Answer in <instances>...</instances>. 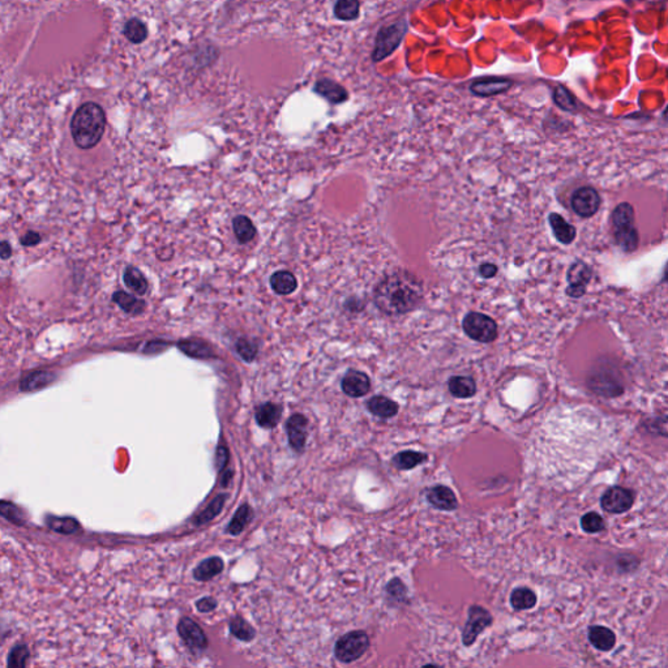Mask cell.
Wrapping results in <instances>:
<instances>
[{"mask_svg": "<svg viewBox=\"0 0 668 668\" xmlns=\"http://www.w3.org/2000/svg\"><path fill=\"white\" fill-rule=\"evenodd\" d=\"M289 444L296 453H302L307 443L308 419L303 414H293L286 422Z\"/></svg>", "mask_w": 668, "mask_h": 668, "instance_id": "13", "label": "cell"}, {"mask_svg": "<svg viewBox=\"0 0 668 668\" xmlns=\"http://www.w3.org/2000/svg\"><path fill=\"white\" fill-rule=\"evenodd\" d=\"M422 299V282L409 271H396L380 281L375 289L376 307L390 316L413 311Z\"/></svg>", "mask_w": 668, "mask_h": 668, "instance_id": "1", "label": "cell"}, {"mask_svg": "<svg viewBox=\"0 0 668 668\" xmlns=\"http://www.w3.org/2000/svg\"><path fill=\"white\" fill-rule=\"evenodd\" d=\"M429 460V456L422 452H415V451H405L399 452L392 458V463L397 468L398 470H411L416 466H419L423 462Z\"/></svg>", "mask_w": 668, "mask_h": 668, "instance_id": "27", "label": "cell"}, {"mask_svg": "<svg viewBox=\"0 0 668 668\" xmlns=\"http://www.w3.org/2000/svg\"><path fill=\"white\" fill-rule=\"evenodd\" d=\"M360 14V0H335L334 15L341 21H354Z\"/></svg>", "mask_w": 668, "mask_h": 668, "instance_id": "28", "label": "cell"}, {"mask_svg": "<svg viewBox=\"0 0 668 668\" xmlns=\"http://www.w3.org/2000/svg\"><path fill=\"white\" fill-rule=\"evenodd\" d=\"M448 388L456 398H471L477 393L475 380L470 376H453L449 379Z\"/></svg>", "mask_w": 668, "mask_h": 668, "instance_id": "22", "label": "cell"}, {"mask_svg": "<svg viewBox=\"0 0 668 668\" xmlns=\"http://www.w3.org/2000/svg\"><path fill=\"white\" fill-rule=\"evenodd\" d=\"M231 633L242 641H251L255 637L254 628L242 618H234L230 623Z\"/></svg>", "mask_w": 668, "mask_h": 668, "instance_id": "39", "label": "cell"}, {"mask_svg": "<svg viewBox=\"0 0 668 668\" xmlns=\"http://www.w3.org/2000/svg\"><path fill=\"white\" fill-rule=\"evenodd\" d=\"M124 36L129 42L132 43H143L144 41L148 37V29L146 25L144 24L140 18H129L126 25H124Z\"/></svg>", "mask_w": 668, "mask_h": 668, "instance_id": "32", "label": "cell"}, {"mask_svg": "<svg viewBox=\"0 0 668 668\" xmlns=\"http://www.w3.org/2000/svg\"><path fill=\"white\" fill-rule=\"evenodd\" d=\"M590 389L603 397H616L624 392L621 374L613 362L599 360L589 376Z\"/></svg>", "mask_w": 668, "mask_h": 668, "instance_id": "4", "label": "cell"}, {"mask_svg": "<svg viewBox=\"0 0 668 668\" xmlns=\"http://www.w3.org/2000/svg\"><path fill=\"white\" fill-rule=\"evenodd\" d=\"M318 96L323 97L328 102L333 104H340L349 99L348 90L343 88L341 84L335 82L330 79H320L315 84L313 89Z\"/></svg>", "mask_w": 668, "mask_h": 668, "instance_id": "17", "label": "cell"}, {"mask_svg": "<svg viewBox=\"0 0 668 668\" xmlns=\"http://www.w3.org/2000/svg\"><path fill=\"white\" fill-rule=\"evenodd\" d=\"M341 388H343V393L349 397H363L371 390V380L368 375L365 372L350 370L343 376Z\"/></svg>", "mask_w": 668, "mask_h": 668, "instance_id": "15", "label": "cell"}, {"mask_svg": "<svg viewBox=\"0 0 668 668\" xmlns=\"http://www.w3.org/2000/svg\"><path fill=\"white\" fill-rule=\"evenodd\" d=\"M589 641L600 652H610L616 645V636L610 628L602 625H591L589 628Z\"/></svg>", "mask_w": 668, "mask_h": 668, "instance_id": "19", "label": "cell"}, {"mask_svg": "<svg viewBox=\"0 0 668 668\" xmlns=\"http://www.w3.org/2000/svg\"><path fill=\"white\" fill-rule=\"evenodd\" d=\"M426 497H427V501L430 502L431 505L436 510L452 512V510L458 508L457 496L446 485H440L431 487L430 490L427 491Z\"/></svg>", "mask_w": 668, "mask_h": 668, "instance_id": "16", "label": "cell"}, {"mask_svg": "<svg viewBox=\"0 0 668 668\" xmlns=\"http://www.w3.org/2000/svg\"><path fill=\"white\" fill-rule=\"evenodd\" d=\"M29 659V650L25 645H17L9 652V667L20 668L26 666Z\"/></svg>", "mask_w": 668, "mask_h": 668, "instance_id": "41", "label": "cell"}, {"mask_svg": "<svg viewBox=\"0 0 668 668\" xmlns=\"http://www.w3.org/2000/svg\"><path fill=\"white\" fill-rule=\"evenodd\" d=\"M492 615L482 605H470L468 621L462 630V644L466 647L477 641L479 635L492 624Z\"/></svg>", "mask_w": 668, "mask_h": 668, "instance_id": "9", "label": "cell"}, {"mask_svg": "<svg viewBox=\"0 0 668 668\" xmlns=\"http://www.w3.org/2000/svg\"><path fill=\"white\" fill-rule=\"evenodd\" d=\"M387 594L394 602H398V603L404 602L406 597H407V589H406L405 583L399 578H393L387 585Z\"/></svg>", "mask_w": 668, "mask_h": 668, "instance_id": "42", "label": "cell"}, {"mask_svg": "<svg viewBox=\"0 0 668 668\" xmlns=\"http://www.w3.org/2000/svg\"><path fill=\"white\" fill-rule=\"evenodd\" d=\"M271 286L276 294L290 295L296 290L298 281L291 271H276L271 277Z\"/></svg>", "mask_w": 668, "mask_h": 668, "instance_id": "23", "label": "cell"}, {"mask_svg": "<svg viewBox=\"0 0 668 668\" xmlns=\"http://www.w3.org/2000/svg\"><path fill=\"white\" fill-rule=\"evenodd\" d=\"M226 499H227V495H226V493L218 495V496L215 497L213 501L209 504V507H207V508L203 510L199 516L196 517L195 524H196V525H203V524L210 522L213 518L217 517V516L221 513Z\"/></svg>", "mask_w": 668, "mask_h": 668, "instance_id": "35", "label": "cell"}, {"mask_svg": "<svg viewBox=\"0 0 668 668\" xmlns=\"http://www.w3.org/2000/svg\"><path fill=\"white\" fill-rule=\"evenodd\" d=\"M232 229H234L235 237L242 244H246V243L255 238V225L246 215L235 217L234 221H232Z\"/></svg>", "mask_w": 668, "mask_h": 668, "instance_id": "30", "label": "cell"}, {"mask_svg": "<svg viewBox=\"0 0 668 668\" xmlns=\"http://www.w3.org/2000/svg\"><path fill=\"white\" fill-rule=\"evenodd\" d=\"M179 348L182 349L184 354L190 355L192 358H208L212 355L210 348L200 341H184V343H179Z\"/></svg>", "mask_w": 668, "mask_h": 668, "instance_id": "38", "label": "cell"}, {"mask_svg": "<svg viewBox=\"0 0 668 668\" xmlns=\"http://www.w3.org/2000/svg\"><path fill=\"white\" fill-rule=\"evenodd\" d=\"M46 524L51 530H54L56 533L65 534V535L76 533L80 529L79 522L72 517L48 516Z\"/></svg>", "mask_w": 668, "mask_h": 668, "instance_id": "34", "label": "cell"}, {"mask_svg": "<svg viewBox=\"0 0 668 668\" xmlns=\"http://www.w3.org/2000/svg\"><path fill=\"white\" fill-rule=\"evenodd\" d=\"M554 101L555 104L564 112H574L577 110V101L568 89L559 85L554 90Z\"/></svg>", "mask_w": 668, "mask_h": 668, "instance_id": "36", "label": "cell"}, {"mask_svg": "<svg viewBox=\"0 0 668 668\" xmlns=\"http://www.w3.org/2000/svg\"><path fill=\"white\" fill-rule=\"evenodd\" d=\"M55 375L50 371H36L28 375L20 384V389L23 392H34L48 387V384L55 380Z\"/></svg>", "mask_w": 668, "mask_h": 668, "instance_id": "26", "label": "cell"}, {"mask_svg": "<svg viewBox=\"0 0 668 668\" xmlns=\"http://www.w3.org/2000/svg\"><path fill=\"white\" fill-rule=\"evenodd\" d=\"M251 518H252V510L247 504H243L237 510V513L234 515L229 526L226 527V533L231 534V535H239L246 529V526L248 525Z\"/></svg>", "mask_w": 668, "mask_h": 668, "instance_id": "33", "label": "cell"}, {"mask_svg": "<svg viewBox=\"0 0 668 668\" xmlns=\"http://www.w3.org/2000/svg\"><path fill=\"white\" fill-rule=\"evenodd\" d=\"M124 284L136 295L141 296L148 291V281L144 277L143 273L135 266H127L124 271Z\"/></svg>", "mask_w": 668, "mask_h": 668, "instance_id": "31", "label": "cell"}, {"mask_svg": "<svg viewBox=\"0 0 668 668\" xmlns=\"http://www.w3.org/2000/svg\"><path fill=\"white\" fill-rule=\"evenodd\" d=\"M663 118H664V119L667 120L668 122V106H667V109H666V110H664V112H663Z\"/></svg>", "mask_w": 668, "mask_h": 668, "instance_id": "51", "label": "cell"}, {"mask_svg": "<svg viewBox=\"0 0 668 668\" xmlns=\"http://www.w3.org/2000/svg\"><path fill=\"white\" fill-rule=\"evenodd\" d=\"M465 334L477 343H493L497 338V324L480 312H469L462 321Z\"/></svg>", "mask_w": 668, "mask_h": 668, "instance_id": "7", "label": "cell"}, {"mask_svg": "<svg viewBox=\"0 0 668 668\" xmlns=\"http://www.w3.org/2000/svg\"><path fill=\"white\" fill-rule=\"evenodd\" d=\"M11 254H12L11 246H9V243L4 240V242L1 243V251H0V256H1V259H3V260H7V259H9Z\"/></svg>", "mask_w": 668, "mask_h": 668, "instance_id": "49", "label": "cell"}, {"mask_svg": "<svg viewBox=\"0 0 668 668\" xmlns=\"http://www.w3.org/2000/svg\"><path fill=\"white\" fill-rule=\"evenodd\" d=\"M227 462H229L227 449L225 446H218L217 453H215V466H217L218 471H221L227 465Z\"/></svg>", "mask_w": 668, "mask_h": 668, "instance_id": "45", "label": "cell"}, {"mask_svg": "<svg viewBox=\"0 0 668 668\" xmlns=\"http://www.w3.org/2000/svg\"><path fill=\"white\" fill-rule=\"evenodd\" d=\"M40 242V234H38V232H34V231L26 232L24 237L21 238V244L25 247L36 246V244H38Z\"/></svg>", "mask_w": 668, "mask_h": 668, "instance_id": "48", "label": "cell"}, {"mask_svg": "<svg viewBox=\"0 0 668 668\" xmlns=\"http://www.w3.org/2000/svg\"><path fill=\"white\" fill-rule=\"evenodd\" d=\"M593 276H594V269L590 266L589 264L582 260L573 262L566 271L568 286L565 290V294L572 299H581L583 295L586 294Z\"/></svg>", "mask_w": 668, "mask_h": 668, "instance_id": "8", "label": "cell"}, {"mask_svg": "<svg viewBox=\"0 0 668 668\" xmlns=\"http://www.w3.org/2000/svg\"><path fill=\"white\" fill-rule=\"evenodd\" d=\"M549 222L559 243H561L564 246L572 244L574 239L577 237V230L573 225L568 222L564 217L559 215V213H551L549 215Z\"/></svg>", "mask_w": 668, "mask_h": 668, "instance_id": "18", "label": "cell"}, {"mask_svg": "<svg viewBox=\"0 0 668 668\" xmlns=\"http://www.w3.org/2000/svg\"><path fill=\"white\" fill-rule=\"evenodd\" d=\"M1 516L4 518H7L11 522L14 524H17V525H21L24 524V517H23V513L21 510L17 508L15 504L12 502H9V501H1Z\"/></svg>", "mask_w": 668, "mask_h": 668, "instance_id": "43", "label": "cell"}, {"mask_svg": "<svg viewBox=\"0 0 668 668\" xmlns=\"http://www.w3.org/2000/svg\"><path fill=\"white\" fill-rule=\"evenodd\" d=\"M409 31V25L405 18H401L393 24L387 25L377 33L375 41L372 60L375 63L382 62L385 58L392 55L401 45L406 33Z\"/></svg>", "mask_w": 668, "mask_h": 668, "instance_id": "5", "label": "cell"}, {"mask_svg": "<svg viewBox=\"0 0 668 668\" xmlns=\"http://www.w3.org/2000/svg\"><path fill=\"white\" fill-rule=\"evenodd\" d=\"M112 301L119 306L122 310L129 315H140L145 310V302L137 299L134 295L128 294L126 291H118L112 295Z\"/></svg>", "mask_w": 668, "mask_h": 668, "instance_id": "29", "label": "cell"}, {"mask_svg": "<svg viewBox=\"0 0 668 668\" xmlns=\"http://www.w3.org/2000/svg\"><path fill=\"white\" fill-rule=\"evenodd\" d=\"M581 527L585 533H599L605 530V519L596 512H589L581 518Z\"/></svg>", "mask_w": 668, "mask_h": 668, "instance_id": "37", "label": "cell"}, {"mask_svg": "<svg viewBox=\"0 0 668 668\" xmlns=\"http://www.w3.org/2000/svg\"><path fill=\"white\" fill-rule=\"evenodd\" d=\"M645 429L654 435L668 438V415H659L646 419Z\"/></svg>", "mask_w": 668, "mask_h": 668, "instance_id": "40", "label": "cell"}, {"mask_svg": "<svg viewBox=\"0 0 668 668\" xmlns=\"http://www.w3.org/2000/svg\"><path fill=\"white\" fill-rule=\"evenodd\" d=\"M662 277H663L662 279L668 284V262L666 263V265H664V269H663V276H662Z\"/></svg>", "mask_w": 668, "mask_h": 668, "instance_id": "50", "label": "cell"}, {"mask_svg": "<svg viewBox=\"0 0 668 668\" xmlns=\"http://www.w3.org/2000/svg\"><path fill=\"white\" fill-rule=\"evenodd\" d=\"M496 273H497V266L495 264H482L479 266V274L483 279H492L496 276Z\"/></svg>", "mask_w": 668, "mask_h": 668, "instance_id": "47", "label": "cell"}, {"mask_svg": "<svg viewBox=\"0 0 668 668\" xmlns=\"http://www.w3.org/2000/svg\"><path fill=\"white\" fill-rule=\"evenodd\" d=\"M235 348H237L239 355L244 359L246 362H252L257 355V346L255 343L247 341L244 338L239 340Z\"/></svg>", "mask_w": 668, "mask_h": 668, "instance_id": "44", "label": "cell"}, {"mask_svg": "<svg viewBox=\"0 0 668 668\" xmlns=\"http://www.w3.org/2000/svg\"><path fill=\"white\" fill-rule=\"evenodd\" d=\"M215 607H217V602H215V599H213V598H203V599H200L199 602H198V610H199L200 613H210V611L215 610Z\"/></svg>", "mask_w": 668, "mask_h": 668, "instance_id": "46", "label": "cell"}, {"mask_svg": "<svg viewBox=\"0 0 668 668\" xmlns=\"http://www.w3.org/2000/svg\"><path fill=\"white\" fill-rule=\"evenodd\" d=\"M633 504H635L633 491L620 485L608 488L600 499L602 508L613 515H621V513L628 512L633 507Z\"/></svg>", "mask_w": 668, "mask_h": 668, "instance_id": "11", "label": "cell"}, {"mask_svg": "<svg viewBox=\"0 0 668 668\" xmlns=\"http://www.w3.org/2000/svg\"><path fill=\"white\" fill-rule=\"evenodd\" d=\"M611 229L615 244L625 254L635 252L640 244L636 227V212L630 203H620L611 213Z\"/></svg>", "mask_w": 668, "mask_h": 668, "instance_id": "3", "label": "cell"}, {"mask_svg": "<svg viewBox=\"0 0 668 668\" xmlns=\"http://www.w3.org/2000/svg\"><path fill=\"white\" fill-rule=\"evenodd\" d=\"M370 647V637L365 630H352L340 637L334 646V657L343 663H351L365 655Z\"/></svg>", "mask_w": 668, "mask_h": 668, "instance_id": "6", "label": "cell"}, {"mask_svg": "<svg viewBox=\"0 0 668 668\" xmlns=\"http://www.w3.org/2000/svg\"><path fill=\"white\" fill-rule=\"evenodd\" d=\"M106 114L95 102L81 104L71 119V134L75 144L81 149H92L104 137Z\"/></svg>", "mask_w": 668, "mask_h": 668, "instance_id": "2", "label": "cell"}, {"mask_svg": "<svg viewBox=\"0 0 668 668\" xmlns=\"http://www.w3.org/2000/svg\"><path fill=\"white\" fill-rule=\"evenodd\" d=\"M282 416V407L277 404L265 402L256 409V422L263 429H274Z\"/></svg>", "mask_w": 668, "mask_h": 668, "instance_id": "20", "label": "cell"}, {"mask_svg": "<svg viewBox=\"0 0 668 668\" xmlns=\"http://www.w3.org/2000/svg\"><path fill=\"white\" fill-rule=\"evenodd\" d=\"M513 87V81L507 77L488 76L480 77L470 85V92L478 97H493L508 92Z\"/></svg>", "mask_w": 668, "mask_h": 668, "instance_id": "12", "label": "cell"}, {"mask_svg": "<svg viewBox=\"0 0 668 668\" xmlns=\"http://www.w3.org/2000/svg\"><path fill=\"white\" fill-rule=\"evenodd\" d=\"M367 409L382 419H389L398 414V404L385 396H375L367 401Z\"/></svg>", "mask_w": 668, "mask_h": 668, "instance_id": "21", "label": "cell"}, {"mask_svg": "<svg viewBox=\"0 0 668 668\" xmlns=\"http://www.w3.org/2000/svg\"><path fill=\"white\" fill-rule=\"evenodd\" d=\"M602 205V198L599 192L590 185H583L573 192L571 196V208L574 215L581 218H591L597 215Z\"/></svg>", "mask_w": 668, "mask_h": 668, "instance_id": "10", "label": "cell"}, {"mask_svg": "<svg viewBox=\"0 0 668 668\" xmlns=\"http://www.w3.org/2000/svg\"><path fill=\"white\" fill-rule=\"evenodd\" d=\"M537 594L529 588H517L510 594V605L516 611L532 610L537 605Z\"/></svg>", "mask_w": 668, "mask_h": 668, "instance_id": "24", "label": "cell"}, {"mask_svg": "<svg viewBox=\"0 0 668 668\" xmlns=\"http://www.w3.org/2000/svg\"><path fill=\"white\" fill-rule=\"evenodd\" d=\"M222 571V559L217 556L209 557L196 566V569L193 571V577L198 581H208L213 578Z\"/></svg>", "mask_w": 668, "mask_h": 668, "instance_id": "25", "label": "cell"}, {"mask_svg": "<svg viewBox=\"0 0 668 668\" xmlns=\"http://www.w3.org/2000/svg\"><path fill=\"white\" fill-rule=\"evenodd\" d=\"M178 632L182 637L184 644L187 645L192 652H199L205 650L208 646V640L203 629L195 621L184 618L178 625Z\"/></svg>", "mask_w": 668, "mask_h": 668, "instance_id": "14", "label": "cell"}]
</instances>
